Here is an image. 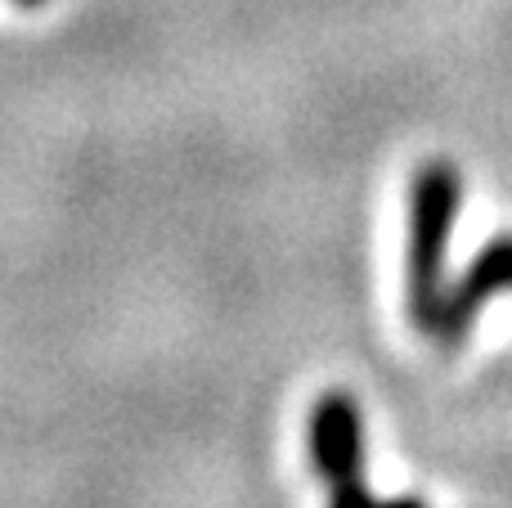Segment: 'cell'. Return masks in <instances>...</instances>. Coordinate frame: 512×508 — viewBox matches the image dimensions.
Listing matches in <instances>:
<instances>
[{"label": "cell", "mask_w": 512, "mask_h": 508, "mask_svg": "<svg viewBox=\"0 0 512 508\" xmlns=\"http://www.w3.org/2000/svg\"><path fill=\"white\" fill-rule=\"evenodd\" d=\"M463 203V176L450 158H432L409 180V239H405V306L414 329L432 333L445 297L454 221Z\"/></svg>", "instance_id": "obj_1"}, {"label": "cell", "mask_w": 512, "mask_h": 508, "mask_svg": "<svg viewBox=\"0 0 512 508\" xmlns=\"http://www.w3.org/2000/svg\"><path fill=\"white\" fill-rule=\"evenodd\" d=\"M499 293H512V234L490 239L486 248L463 266V275L454 279V284H445L441 311H436V324L427 338L441 342V347H459L472 324L481 320L486 302Z\"/></svg>", "instance_id": "obj_2"}, {"label": "cell", "mask_w": 512, "mask_h": 508, "mask_svg": "<svg viewBox=\"0 0 512 508\" xmlns=\"http://www.w3.org/2000/svg\"><path fill=\"white\" fill-rule=\"evenodd\" d=\"M306 446L310 468L324 477V486L364 473V414L351 392L328 387L324 396H315L306 423Z\"/></svg>", "instance_id": "obj_3"}, {"label": "cell", "mask_w": 512, "mask_h": 508, "mask_svg": "<svg viewBox=\"0 0 512 508\" xmlns=\"http://www.w3.org/2000/svg\"><path fill=\"white\" fill-rule=\"evenodd\" d=\"M328 508H378V495L369 491V482L360 477H342L328 486Z\"/></svg>", "instance_id": "obj_4"}, {"label": "cell", "mask_w": 512, "mask_h": 508, "mask_svg": "<svg viewBox=\"0 0 512 508\" xmlns=\"http://www.w3.org/2000/svg\"><path fill=\"white\" fill-rule=\"evenodd\" d=\"M378 508H427L418 495H396V500H378Z\"/></svg>", "instance_id": "obj_5"}, {"label": "cell", "mask_w": 512, "mask_h": 508, "mask_svg": "<svg viewBox=\"0 0 512 508\" xmlns=\"http://www.w3.org/2000/svg\"><path fill=\"white\" fill-rule=\"evenodd\" d=\"M14 5H23V9H41L45 0H14Z\"/></svg>", "instance_id": "obj_6"}]
</instances>
